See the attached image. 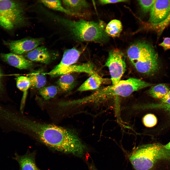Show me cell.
Segmentation results:
<instances>
[{"label":"cell","mask_w":170,"mask_h":170,"mask_svg":"<svg viewBox=\"0 0 170 170\" xmlns=\"http://www.w3.org/2000/svg\"><path fill=\"white\" fill-rule=\"evenodd\" d=\"M17 123L26 132L47 146L58 151L65 152L72 143L73 134L68 129L38 123L25 117L17 119Z\"/></svg>","instance_id":"6da1fadb"},{"label":"cell","mask_w":170,"mask_h":170,"mask_svg":"<svg viewBox=\"0 0 170 170\" xmlns=\"http://www.w3.org/2000/svg\"><path fill=\"white\" fill-rule=\"evenodd\" d=\"M60 21L70 37L76 42H92L102 44L108 40V36L105 31V25L102 21L96 22L65 19H61Z\"/></svg>","instance_id":"7a4b0ae2"},{"label":"cell","mask_w":170,"mask_h":170,"mask_svg":"<svg viewBox=\"0 0 170 170\" xmlns=\"http://www.w3.org/2000/svg\"><path fill=\"white\" fill-rule=\"evenodd\" d=\"M131 63L139 72L153 75L160 68L158 54L150 44L138 42L130 46L127 51Z\"/></svg>","instance_id":"3957f363"},{"label":"cell","mask_w":170,"mask_h":170,"mask_svg":"<svg viewBox=\"0 0 170 170\" xmlns=\"http://www.w3.org/2000/svg\"><path fill=\"white\" fill-rule=\"evenodd\" d=\"M129 159L136 170H150L159 161H170V150L159 143L146 144L134 150Z\"/></svg>","instance_id":"277c9868"},{"label":"cell","mask_w":170,"mask_h":170,"mask_svg":"<svg viewBox=\"0 0 170 170\" xmlns=\"http://www.w3.org/2000/svg\"><path fill=\"white\" fill-rule=\"evenodd\" d=\"M26 20L23 6L13 0H0V26L11 30L23 23Z\"/></svg>","instance_id":"5b68a950"},{"label":"cell","mask_w":170,"mask_h":170,"mask_svg":"<svg viewBox=\"0 0 170 170\" xmlns=\"http://www.w3.org/2000/svg\"><path fill=\"white\" fill-rule=\"evenodd\" d=\"M153 85L134 78L120 80L115 85L100 89L99 92L101 99L103 102L116 96L127 97L135 91L151 86Z\"/></svg>","instance_id":"8992f818"},{"label":"cell","mask_w":170,"mask_h":170,"mask_svg":"<svg viewBox=\"0 0 170 170\" xmlns=\"http://www.w3.org/2000/svg\"><path fill=\"white\" fill-rule=\"evenodd\" d=\"M120 50H112L109 53L105 65L109 69L113 85L118 84L124 73L126 68L125 57Z\"/></svg>","instance_id":"52a82bcc"},{"label":"cell","mask_w":170,"mask_h":170,"mask_svg":"<svg viewBox=\"0 0 170 170\" xmlns=\"http://www.w3.org/2000/svg\"><path fill=\"white\" fill-rule=\"evenodd\" d=\"M81 53L74 48L66 50L60 63L47 74L52 77L70 74L71 66L77 62Z\"/></svg>","instance_id":"ba28073f"},{"label":"cell","mask_w":170,"mask_h":170,"mask_svg":"<svg viewBox=\"0 0 170 170\" xmlns=\"http://www.w3.org/2000/svg\"><path fill=\"white\" fill-rule=\"evenodd\" d=\"M42 38H27L16 40L4 42L12 53L21 55L27 53L42 44Z\"/></svg>","instance_id":"9c48e42d"},{"label":"cell","mask_w":170,"mask_h":170,"mask_svg":"<svg viewBox=\"0 0 170 170\" xmlns=\"http://www.w3.org/2000/svg\"><path fill=\"white\" fill-rule=\"evenodd\" d=\"M150 11L149 21L153 26H155L168 17L170 11V0H156Z\"/></svg>","instance_id":"30bf717a"},{"label":"cell","mask_w":170,"mask_h":170,"mask_svg":"<svg viewBox=\"0 0 170 170\" xmlns=\"http://www.w3.org/2000/svg\"><path fill=\"white\" fill-rule=\"evenodd\" d=\"M0 55L4 61L11 66L20 69H28L31 68L33 65L32 61L21 55L11 52L2 53Z\"/></svg>","instance_id":"8fae6325"},{"label":"cell","mask_w":170,"mask_h":170,"mask_svg":"<svg viewBox=\"0 0 170 170\" xmlns=\"http://www.w3.org/2000/svg\"><path fill=\"white\" fill-rule=\"evenodd\" d=\"M25 57L31 61L47 64L51 60V55L47 49L43 46L38 47L28 52Z\"/></svg>","instance_id":"7c38bea8"},{"label":"cell","mask_w":170,"mask_h":170,"mask_svg":"<svg viewBox=\"0 0 170 170\" xmlns=\"http://www.w3.org/2000/svg\"><path fill=\"white\" fill-rule=\"evenodd\" d=\"M35 157L34 152H28L22 156L15 154L13 158L18 163L21 170H40L36 164Z\"/></svg>","instance_id":"4fadbf2b"},{"label":"cell","mask_w":170,"mask_h":170,"mask_svg":"<svg viewBox=\"0 0 170 170\" xmlns=\"http://www.w3.org/2000/svg\"><path fill=\"white\" fill-rule=\"evenodd\" d=\"M104 79L96 73L90 76L77 89V91H84L98 89Z\"/></svg>","instance_id":"5bb4252c"},{"label":"cell","mask_w":170,"mask_h":170,"mask_svg":"<svg viewBox=\"0 0 170 170\" xmlns=\"http://www.w3.org/2000/svg\"><path fill=\"white\" fill-rule=\"evenodd\" d=\"M65 8L72 13L85 14L82 12L89 7L88 3L85 0H65L62 1Z\"/></svg>","instance_id":"9a60e30c"},{"label":"cell","mask_w":170,"mask_h":170,"mask_svg":"<svg viewBox=\"0 0 170 170\" xmlns=\"http://www.w3.org/2000/svg\"><path fill=\"white\" fill-rule=\"evenodd\" d=\"M40 2L50 9L65 13L70 16L83 17L86 15L85 14L74 13L68 11L63 6L60 0H41Z\"/></svg>","instance_id":"2e32d148"},{"label":"cell","mask_w":170,"mask_h":170,"mask_svg":"<svg viewBox=\"0 0 170 170\" xmlns=\"http://www.w3.org/2000/svg\"><path fill=\"white\" fill-rule=\"evenodd\" d=\"M57 84L63 91H68L71 90L74 86L75 79L71 74H64L60 76L57 81Z\"/></svg>","instance_id":"e0dca14e"},{"label":"cell","mask_w":170,"mask_h":170,"mask_svg":"<svg viewBox=\"0 0 170 170\" xmlns=\"http://www.w3.org/2000/svg\"><path fill=\"white\" fill-rule=\"evenodd\" d=\"M31 83V86L34 88H40L44 87L46 83V79L44 74L37 71L30 73L28 76Z\"/></svg>","instance_id":"ac0fdd59"},{"label":"cell","mask_w":170,"mask_h":170,"mask_svg":"<svg viewBox=\"0 0 170 170\" xmlns=\"http://www.w3.org/2000/svg\"><path fill=\"white\" fill-rule=\"evenodd\" d=\"M122 29L121 22L119 20L114 19L111 21L107 25L105 31L108 36L114 37L119 36Z\"/></svg>","instance_id":"d6986e66"},{"label":"cell","mask_w":170,"mask_h":170,"mask_svg":"<svg viewBox=\"0 0 170 170\" xmlns=\"http://www.w3.org/2000/svg\"><path fill=\"white\" fill-rule=\"evenodd\" d=\"M168 86L164 84H160L153 86L149 89V94L155 98L160 99L164 96L170 90Z\"/></svg>","instance_id":"ffe728a7"},{"label":"cell","mask_w":170,"mask_h":170,"mask_svg":"<svg viewBox=\"0 0 170 170\" xmlns=\"http://www.w3.org/2000/svg\"><path fill=\"white\" fill-rule=\"evenodd\" d=\"M39 93L44 99L47 100L54 98L58 92V89L55 86L43 87L40 89Z\"/></svg>","instance_id":"44dd1931"},{"label":"cell","mask_w":170,"mask_h":170,"mask_svg":"<svg viewBox=\"0 0 170 170\" xmlns=\"http://www.w3.org/2000/svg\"><path fill=\"white\" fill-rule=\"evenodd\" d=\"M16 85L17 88L24 93L26 92L31 86L30 80L28 76H20L16 79Z\"/></svg>","instance_id":"7402d4cb"},{"label":"cell","mask_w":170,"mask_h":170,"mask_svg":"<svg viewBox=\"0 0 170 170\" xmlns=\"http://www.w3.org/2000/svg\"><path fill=\"white\" fill-rule=\"evenodd\" d=\"M156 0H139L138 2L142 11L144 13L150 11Z\"/></svg>","instance_id":"603a6c76"},{"label":"cell","mask_w":170,"mask_h":170,"mask_svg":"<svg viewBox=\"0 0 170 170\" xmlns=\"http://www.w3.org/2000/svg\"><path fill=\"white\" fill-rule=\"evenodd\" d=\"M144 123L148 127H151L154 126L157 123V119L154 115L149 114L145 116L144 118Z\"/></svg>","instance_id":"cb8c5ba5"},{"label":"cell","mask_w":170,"mask_h":170,"mask_svg":"<svg viewBox=\"0 0 170 170\" xmlns=\"http://www.w3.org/2000/svg\"><path fill=\"white\" fill-rule=\"evenodd\" d=\"M147 107L149 108L156 109L162 110L168 112L170 114V104L161 103L152 104L147 105Z\"/></svg>","instance_id":"d4e9b609"},{"label":"cell","mask_w":170,"mask_h":170,"mask_svg":"<svg viewBox=\"0 0 170 170\" xmlns=\"http://www.w3.org/2000/svg\"><path fill=\"white\" fill-rule=\"evenodd\" d=\"M170 22V11L168 17L163 22L155 26L159 29V34H161Z\"/></svg>","instance_id":"484cf974"},{"label":"cell","mask_w":170,"mask_h":170,"mask_svg":"<svg viewBox=\"0 0 170 170\" xmlns=\"http://www.w3.org/2000/svg\"><path fill=\"white\" fill-rule=\"evenodd\" d=\"M5 91L4 83V74L0 67V97L4 94Z\"/></svg>","instance_id":"4316f807"},{"label":"cell","mask_w":170,"mask_h":170,"mask_svg":"<svg viewBox=\"0 0 170 170\" xmlns=\"http://www.w3.org/2000/svg\"><path fill=\"white\" fill-rule=\"evenodd\" d=\"M159 45L162 47L165 50L170 49V38H165L162 42L160 43Z\"/></svg>","instance_id":"83f0119b"},{"label":"cell","mask_w":170,"mask_h":170,"mask_svg":"<svg viewBox=\"0 0 170 170\" xmlns=\"http://www.w3.org/2000/svg\"><path fill=\"white\" fill-rule=\"evenodd\" d=\"M128 1V0H99L98 2L100 4H105L121 2H125Z\"/></svg>","instance_id":"f1b7e54d"},{"label":"cell","mask_w":170,"mask_h":170,"mask_svg":"<svg viewBox=\"0 0 170 170\" xmlns=\"http://www.w3.org/2000/svg\"><path fill=\"white\" fill-rule=\"evenodd\" d=\"M162 103L170 104V90L163 97L160 99Z\"/></svg>","instance_id":"f546056e"},{"label":"cell","mask_w":170,"mask_h":170,"mask_svg":"<svg viewBox=\"0 0 170 170\" xmlns=\"http://www.w3.org/2000/svg\"><path fill=\"white\" fill-rule=\"evenodd\" d=\"M89 170H98L94 165L92 164L89 165Z\"/></svg>","instance_id":"4dcf8cb0"},{"label":"cell","mask_w":170,"mask_h":170,"mask_svg":"<svg viewBox=\"0 0 170 170\" xmlns=\"http://www.w3.org/2000/svg\"><path fill=\"white\" fill-rule=\"evenodd\" d=\"M164 146L165 149L170 150V142L167 144L164 145Z\"/></svg>","instance_id":"1f68e13d"},{"label":"cell","mask_w":170,"mask_h":170,"mask_svg":"<svg viewBox=\"0 0 170 170\" xmlns=\"http://www.w3.org/2000/svg\"></svg>","instance_id":"d6a6232c"}]
</instances>
